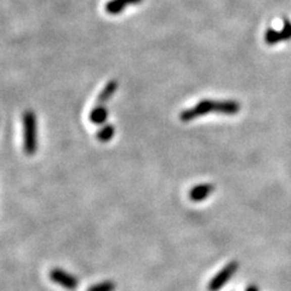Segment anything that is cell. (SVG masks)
<instances>
[{
  "mask_svg": "<svg viewBox=\"0 0 291 291\" xmlns=\"http://www.w3.org/2000/svg\"><path fill=\"white\" fill-rule=\"evenodd\" d=\"M238 267L239 265L236 261H232V262H229L226 267H223V268L211 279L210 283H209L208 285V290L218 291L221 287H223L224 285L227 284V281H228L229 279L235 274Z\"/></svg>",
  "mask_w": 291,
  "mask_h": 291,
  "instance_id": "cell-3",
  "label": "cell"
},
{
  "mask_svg": "<svg viewBox=\"0 0 291 291\" xmlns=\"http://www.w3.org/2000/svg\"><path fill=\"white\" fill-rule=\"evenodd\" d=\"M50 279L54 283L59 284L68 290L77 289L79 285L78 279L75 278L74 275L69 274V273H67L61 268H54L53 271L50 272Z\"/></svg>",
  "mask_w": 291,
  "mask_h": 291,
  "instance_id": "cell-4",
  "label": "cell"
},
{
  "mask_svg": "<svg viewBox=\"0 0 291 291\" xmlns=\"http://www.w3.org/2000/svg\"><path fill=\"white\" fill-rule=\"evenodd\" d=\"M245 291H259V287H257L256 285H250V286L247 287V290Z\"/></svg>",
  "mask_w": 291,
  "mask_h": 291,
  "instance_id": "cell-13",
  "label": "cell"
},
{
  "mask_svg": "<svg viewBox=\"0 0 291 291\" xmlns=\"http://www.w3.org/2000/svg\"><path fill=\"white\" fill-rule=\"evenodd\" d=\"M265 40L268 45H274V44H277V42L283 40V39H281L280 32L269 28V29H267V32L265 34Z\"/></svg>",
  "mask_w": 291,
  "mask_h": 291,
  "instance_id": "cell-10",
  "label": "cell"
},
{
  "mask_svg": "<svg viewBox=\"0 0 291 291\" xmlns=\"http://www.w3.org/2000/svg\"><path fill=\"white\" fill-rule=\"evenodd\" d=\"M118 89V83L117 81H114V80H112V81H109V83L106 85L105 87H103V90L100 92V95H99V102L100 103H103V102H107L109 99H111L112 96H113V93L117 91Z\"/></svg>",
  "mask_w": 291,
  "mask_h": 291,
  "instance_id": "cell-8",
  "label": "cell"
},
{
  "mask_svg": "<svg viewBox=\"0 0 291 291\" xmlns=\"http://www.w3.org/2000/svg\"><path fill=\"white\" fill-rule=\"evenodd\" d=\"M215 190V186L211 183H200L198 186H194L192 189L189 190V199L192 202H203L208 198L210 194Z\"/></svg>",
  "mask_w": 291,
  "mask_h": 291,
  "instance_id": "cell-5",
  "label": "cell"
},
{
  "mask_svg": "<svg viewBox=\"0 0 291 291\" xmlns=\"http://www.w3.org/2000/svg\"><path fill=\"white\" fill-rule=\"evenodd\" d=\"M36 146V118L32 111H28L23 114V150L26 154L33 156Z\"/></svg>",
  "mask_w": 291,
  "mask_h": 291,
  "instance_id": "cell-2",
  "label": "cell"
},
{
  "mask_svg": "<svg viewBox=\"0 0 291 291\" xmlns=\"http://www.w3.org/2000/svg\"><path fill=\"white\" fill-rule=\"evenodd\" d=\"M142 0H109L105 9L109 15H118L124 11V9L129 5L139 4Z\"/></svg>",
  "mask_w": 291,
  "mask_h": 291,
  "instance_id": "cell-6",
  "label": "cell"
},
{
  "mask_svg": "<svg viewBox=\"0 0 291 291\" xmlns=\"http://www.w3.org/2000/svg\"><path fill=\"white\" fill-rule=\"evenodd\" d=\"M114 132V126L112 125V124H106V125H103L101 129L99 130V132L96 133V138L99 139L100 142H108L113 138Z\"/></svg>",
  "mask_w": 291,
  "mask_h": 291,
  "instance_id": "cell-9",
  "label": "cell"
},
{
  "mask_svg": "<svg viewBox=\"0 0 291 291\" xmlns=\"http://www.w3.org/2000/svg\"><path fill=\"white\" fill-rule=\"evenodd\" d=\"M114 290H115V284L112 280H107L92 285V286H90L86 291H114Z\"/></svg>",
  "mask_w": 291,
  "mask_h": 291,
  "instance_id": "cell-11",
  "label": "cell"
},
{
  "mask_svg": "<svg viewBox=\"0 0 291 291\" xmlns=\"http://www.w3.org/2000/svg\"><path fill=\"white\" fill-rule=\"evenodd\" d=\"M90 121L91 123L96 124V125H101L105 124L106 120L108 118V109L105 107L103 105L96 106L92 111L90 112Z\"/></svg>",
  "mask_w": 291,
  "mask_h": 291,
  "instance_id": "cell-7",
  "label": "cell"
},
{
  "mask_svg": "<svg viewBox=\"0 0 291 291\" xmlns=\"http://www.w3.org/2000/svg\"><path fill=\"white\" fill-rule=\"evenodd\" d=\"M240 111V105L236 101H212V100H202L193 107L186 109L180 114L182 121H190L202 115L211 112L227 115L236 114Z\"/></svg>",
  "mask_w": 291,
  "mask_h": 291,
  "instance_id": "cell-1",
  "label": "cell"
},
{
  "mask_svg": "<svg viewBox=\"0 0 291 291\" xmlns=\"http://www.w3.org/2000/svg\"><path fill=\"white\" fill-rule=\"evenodd\" d=\"M280 34H281V39H283V40H289V39H291V22L290 21H287V20L284 21V26H283V29L280 30Z\"/></svg>",
  "mask_w": 291,
  "mask_h": 291,
  "instance_id": "cell-12",
  "label": "cell"
}]
</instances>
